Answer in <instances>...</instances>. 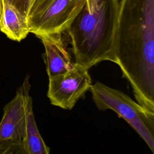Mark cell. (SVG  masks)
<instances>
[{
    "instance_id": "11",
    "label": "cell",
    "mask_w": 154,
    "mask_h": 154,
    "mask_svg": "<svg viewBox=\"0 0 154 154\" xmlns=\"http://www.w3.org/2000/svg\"><path fill=\"white\" fill-rule=\"evenodd\" d=\"M4 1L11 4L27 16L29 0H0V5Z\"/></svg>"
},
{
    "instance_id": "4",
    "label": "cell",
    "mask_w": 154,
    "mask_h": 154,
    "mask_svg": "<svg viewBox=\"0 0 154 154\" xmlns=\"http://www.w3.org/2000/svg\"><path fill=\"white\" fill-rule=\"evenodd\" d=\"M29 76L26 75L14 98L5 105L0 122V154H25V103L29 94Z\"/></svg>"
},
{
    "instance_id": "10",
    "label": "cell",
    "mask_w": 154,
    "mask_h": 154,
    "mask_svg": "<svg viewBox=\"0 0 154 154\" xmlns=\"http://www.w3.org/2000/svg\"><path fill=\"white\" fill-rule=\"evenodd\" d=\"M53 0H29L27 18L39 11Z\"/></svg>"
},
{
    "instance_id": "8",
    "label": "cell",
    "mask_w": 154,
    "mask_h": 154,
    "mask_svg": "<svg viewBox=\"0 0 154 154\" xmlns=\"http://www.w3.org/2000/svg\"><path fill=\"white\" fill-rule=\"evenodd\" d=\"M0 30L9 39L20 42L29 33L27 16L4 1L0 5Z\"/></svg>"
},
{
    "instance_id": "7",
    "label": "cell",
    "mask_w": 154,
    "mask_h": 154,
    "mask_svg": "<svg viewBox=\"0 0 154 154\" xmlns=\"http://www.w3.org/2000/svg\"><path fill=\"white\" fill-rule=\"evenodd\" d=\"M45 47V61L48 78L67 71L72 66L71 56L62 33H53L37 37Z\"/></svg>"
},
{
    "instance_id": "9",
    "label": "cell",
    "mask_w": 154,
    "mask_h": 154,
    "mask_svg": "<svg viewBox=\"0 0 154 154\" xmlns=\"http://www.w3.org/2000/svg\"><path fill=\"white\" fill-rule=\"evenodd\" d=\"M25 154H49V147L46 144L37 128L32 107V99L29 94L25 103V129L23 140Z\"/></svg>"
},
{
    "instance_id": "3",
    "label": "cell",
    "mask_w": 154,
    "mask_h": 154,
    "mask_svg": "<svg viewBox=\"0 0 154 154\" xmlns=\"http://www.w3.org/2000/svg\"><path fill=\"white\" fill-rule=\"evenodd\" d=\"M90 91L96 107L111 109L123 118L154 153V112L146 109L119 90L100 82L92 84Z\"/></svg>"
},
{
    "instance_id": "5",
    "label": "cell",
    "mask_w": 154,
    "mask_h": 154,
    "mask_svg": "<svg viewBox=\"0 0 154 154\" xmlns=\"http://www.w3.org/2000/svg\"><path fill=\"white\" fill-rule=\"evenodd\" d=\"M91 85L88 69L74 62L67 71L49 79L47 96L52 105L70 110Z\"/></svg>"
},
{
    "instance_id": "12",
    "label": "cell",
    "mask_w": 154,
    "mask_h": 154,
    "mask_svg": "<svg viewBox=\"0 0 154 154\" xmlns=\"http://www.w3.org/2000/svg\"><path fill=\"white\" fill-rule=\"evenodd\" d=\"M90 1V0H86V3H85V4H88L89 3Z\"/></svg>"
},
{
    "instance_id": "6",
    "label": "cell",
    "mask_w": 154,
    "mask_h": 154,
    "mask_svg": "<svg viewBox=\"0 0 154 154\" xmlns=\"http://www.w3.org/2000/svg\"><path fill=\"white\" fill-rule=\"evenodd\" d=\"M86 0H53L28 17L29 32L38 36L65 32L84 8Z\"/></svg>"
},
{
    "instance_id": "1",
    "label": "cell",
    "mask_w": 154,
    "mask_h": 154,
    "mask_svg": "<svg viewBox=\"0 0 154 154\" xmlns=\"http://www.w3.org/2000/svg\"><path fill=\"white\" fill-rule=\"evenodd\" d=\"M116 63L136 101L154 112V0H120Z\"/></svg>"
},
{
    "instance_id": "2",
    "label": "cell",
    "mask_w": 154,
    "mask_h": 154,
    "mask_svg": "<svg viewBox=\"0 0 154 154\" xmlns=\"http://www.w3.org/2000/svg\"><path fill=\"white\" fill-rule=\"evenodd\" d=\"M119 5V0H90L85 5L65 31L75 63L88 69L103 61L116 63Z\"/></svg>"
}]
</instances>
